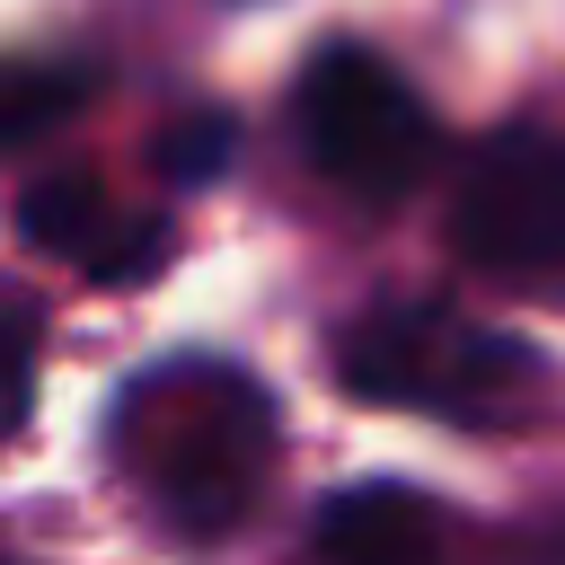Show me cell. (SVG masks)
Listing matches in <instances>:
<instances>
[{
  "instance_id": "277c9868",
  "label": "cell",
  "mask_w": 565,
  "mask_h": 565,
  "mask_svg": "<svg viewBox=\"0 0 565 565\" xmlns=\"http://www.w3.org/2000/svg\"><path fill=\"white\" fill-rule=\"evenodd\" d=\"M450 247L521 291L565 282V132H494L450 185Z\"/></svg>"
},
{
  "instance_id": "3957f363",
  "label": "cell",
  "mask_w": 565,
  "mask_h": 565,
  "mask_svg": "<svg viewBox=\"0 0 565 565\" xmlns=\"http://www.w3.org/2000/svg\"><path fill=\"white\" fill-rule=\"evenodd\" d=\"M291 132H300L309 168L362 203H397L433 168V115L371 44L309 53V71L291 88Z\"/></svg>"
},
{
  "instance_id": "7a4b0ae2",
  "label": "cell",
  "mask_w": 565,
  "mask_h": 565,
  "mask_svg": "<svg viewBox=\"0 0 565 565\" xmlns=\"http://www.w3.org/2000/svg\"><path fill=\"white\" fill-rule=\"evenodd\" d=\"M335 371H344L353 397L424 406V415H450V424H521L547 388V371L521 335H494V327H477L441 300L371 309L335 344Z\"/></svg>"
},
{
  "instance_id": "5b68a950",
  "label": "cell",
  "mask_w": 565,
  "mask_h": 565,
  "mask_svg": "<svg viewBox=\"0 0 565 565\" xmlns=\"http://www.w3.org/2000/svg\"><path fill=\"white\" fill-rule=\"evenodd\" d=\"M18 230H26L44 256H62V265H79V274H97V282H132V274H150L159 247H168V230L141 221V212H115V194H106L97 177H35V185L18 194Z\"/></svg>"
},
{
  "instance_id": "ba28073f",
  "label": "cell",
  "mask_w": 565,
  "mask_h": 565,
  "mask_svg": "<svg viewBox=\"0 0 565 565\" xmlns=\"http://www.w3.org/2000/svg\"><path fill=\"white\" fill-rule=\"evenodd\" d=\"M79 97V79H62L53 62H35V71H18V88H9V141H35L62 106Z\"/></svg>"
},
{
  "instance_id": "8992f818",
  "label": "cell",
  "mask_w": 565,
  "mask_h": 565,
  "mask_svg": "<svg viewBox=\"0 0 565 565\" xmlns=\"http://www.w3.org/2000/svg\"><path fill=\"white\" fill-rule=\"evenodd\" d=\"M318 565H450L441 503L415 486H344L318 503Z\"/></svg>"
},
{
  "instance_id": "52a82bcc",
  "label": "cell",
  "mask_w": 565,
  "mask_h": 565,
  "mask_svg": "<svg viewBox=\"0 0 565 565\" xmlns=\"http://www.w3.org/2000/svg\"><path fill=\"white\" fill-rule=\"evenodd\" d=\"M159 168H168L177 185H203L212 168H230V124H221V115H185V124H168Z\"/></svg>"
},
{
  "instance_id": "9c48e42d",
  "label": "cell",
  "mask_w": 565,
  "mask_h": 565,
  "mask_svg": "<svg viewBox=\"0 0 565 565\" xmlns=\"http://www.w3.org/2000/svg\"><path fill=\"white\" fill-rule=\"evenodd\" d=\"M512 565H565V521H547V530H530V539L512 547Z\"/></svg>"
},
{
  "instance_id": "6da1fadb",
  "label": "cell",
  "mask_w": 565,
  "mask_h": 565,
  "mask_svg": "<svg viewBox=\"0 0 565 565\" xmlns=\"http://www.w3.org/2000/svg\"><path fill=\"white\" fill-rule=\"evenodd\" d=\"M106 441H115L124 486L177 539H230L265 494L274 397L238 362L185 353V362H159L141 380H124Z\"/></svg>"
}]
</instances>
